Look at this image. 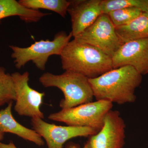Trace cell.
I'll use <instances>...</instances> for the list:
<instances>
[{"label":"cell","instance_id":"23","mask_svg":"<svg viewBox=\"0 0 148 148\" xmlns=\"http://www.w3.org/2000/svg\"><path fill=\"white\" fill-rule=\"evenodd\" d=\"M147 2H148V0H147Z\"/></svg>","mask_w":148,"mask_h":148},{"label":"cell","instance_id":"10","mask_svg":"<svg viewBox=\"0 0 148 148\" xmlns=\"http://www.w3.org/2000/svg\"><path fill=\"white\" fill-rule=\"evenodd\" d=\"M114 69L133 67L142 75L148 73V38L123 44L112 57Z\"/></svg>","mask_w":148,"mask_h":148},{"label":"cell","instance_id":"20","mask_svg":"<svg viewBox=\"0 0 148 148\" xmlns=\"http://www.w3.org/2000/svg\"><path fill=\"white\" fill-rule=\"evenodd\" d=\"M66 148H81V147L79 145H77V144L73 143H70L67 144ZM82 148H88L86 143L85 144L83 147Z\"/></svg>","mask_w":148,"mask_h":148},{"label":"cell","instance_id":"3","mask_svg":"<svg viewBox=\"0 0 148 148\" xmlns=\"http://www.w3.org/2000/svg\"><path fill=\"white\" fill-rule=\"evenodd\" d=\"M39 81L45 87H56L62 91L64 98L59 103L62 109L92 102L94 98L89 79L81 74L68 71L60 75L46 73Z\"/></svg>","mask_w":148,"mask_h":148},{"label":"cell","instance_id":"21","mask_svg":"<svg viewBox=\"0 0 148 148\" xmlns=\"http://www.w3.org/2000/svg\"><path fill=\"white\" fill-rule=\"evenodd\" d=\"M4 135V133H0V142L3 139Z\"/></svg>","mask_w":148,"mask_h":148},{"label":"cell","instance_id":"12","mask_svg":"<svg viewBox=\"0 0 148 148\" xmlns=\"http://www.w3.org/2000/svg\"><path fill=\"white\" fill-rule=\"evenodd\" d=\"M12 105L13 101H11L5 108L0 110V133L9 132L37 145L43 146L44 141L38 133L23 126L14 119L12 112Z\"/></svg>","mask_w":148,"mask_h":148},{"label":"cell","instance_id":"5","mask_svg":"<svg viewBox=\"0 0 148 148\" xmlns=\"http://www.w3.org/2000/svg\"><path fill=\"white\" fill-rule=\"evenodd\" d=\"M113 103L96 101L50 114L48 119L66 123L68 126L90 127L100 131L106 115L112 110Z\"/></svg>","mask_w":148,"mask_h":148},{"label":"cell","instance_id":"18","mask_svg":"<svg viewBox=\"0 0 148 148\" xmlns=\"http://www.w3.org/2000/svg\"><path fill=\"white\" fill-rule=\"evenodd\" d=\"M143 12L137 8H128L111 12L108 14L115 27L129 23L138 17Z\"/></svg>","mask_w":148,"mask_h":148},{"label":"cell","instance_id":"2","mask_svg":"<svg viewBox=\"0 0 148 148\" xmlns=\"http://www.w3.org/2000/svg\"><path fill=\"white\" fill-rule=\"evenodd\" d=\"M60 56L65 71L81 74L88 79L114 69L111 57L90 45L74 39L67 44Z\"/></svg>","mask_w":148,"mask_h":148},{"label":"cell","instance_id":"19","mask_svg":"<svg viewBox=\"0 0 148 148\" xmlns=\"http://www.w3.org/2000/svg\"><path fill=\"white\" fill-rule=\"evenodd\" d=\"M0 148H18L14 144L13 142L10 141L8 144H6L0 142Z\"/></svg>","mask_w":148,"mask_h":148},{"label":"cell","instance_id":"14","mask_svg":"<svg viewBox=\"0 0 148 148\" xmlns=\"http://www.w3.org/2000/svg\"><path fill=\"white\" fill-rule=\"evenodd\" d=\"M117 35L123 44L130 41L148 38V15L142 12L129 23L115 27Z\"/></svg>","mask_w":148,"mask_h":148},{"label":"cell","instance_id":"13","mask_svg":"<svg viewBox=\"0 0 148 148\" xmlns=\"http://www.w3.org/2000/svg\"><path fill=\"white\" fill-rule=\"evenodd\" d=\"M49 13L26 8L16 0H0V20L11 16H18L27 23L36 22Z\"/></svg>","mask_w":148,"mask_h":148},{"label":"cell","instance_id":"1","mask_svg":"<svg viewBox=\"0 0 148 148\" xmlns=\"http://www.w3.org/2000/svg\"><path fill=\"white\" fill-rule=\"evenodd\" d=\"M88 79L96 101L123 105L136 101L135 90L142 82L143 75L133 67L125 66Z\"/></svg>","mask_w":148,"mask_h":148},{"label":"cell","instance_id":"22","mask_svg":"<svg viewBox=\"0 0 148 148\" xmlns=\"http://www.w3.org/2000/svg\"><path fill=\"white\" fill-rule=\"evenodd\" d=\"M145 12L148 15V5L147 6V8H146L145 11Z\"/></svg>","mask_w":148,"mask_h":148},{"label":"cell","instance_id":"8","mask_svg":"<svg viewBox=\"0 0 148 148\" xmlns=\"http://www.w3.org/2000/svg\"><path fill=\"white\" fill-rule=\"evenodd\" d=\"M31 124L33 130L45 140L48 148H63L70 139L89 137L98 132L90 127L61 126L48 123L39 118H32Z\"/></svg>","mask_w":148,"mask_h":148},{"label":"cell","instance_id":"6","mask_svg":"<svg viewBox=\"0 0 148 148\" xmlns=\"http://www.w3.org/2000/svg\"><path fill=\"white\" fill-rule=\"evenodd\" d=\"M74 39L90 45L112 58L123 44L108 15L102 14L93 24Z\"/></svg>","mask_w":148,"mask_h":148},{"label":"cell","instance_id":"16","mask_svg":"<svg viewBox=\"0 0 148 148\" xmlns=\"http://www.w3.org/2000/svg\"><path fill=\"white\" fill-rule=\"evenodd\" d=\"M147 5V0H101V2L102 13L106 14L128 8H137L145 12Z\"/></svg>","mask_w":148,"mask_h":148},{"label":"cell","instance_id":"4","mask_svg":"<svg viewBox=\"0 0 148 148\" xmlns=\"http://www.w3.org/2000/svg\"><path fill=\"white\" fill-rule=\"evenodd\" d=\"M73 37L64 32H58L52 40H41L35 42L27 47H20L10 45L12 50V58L17 69H21L28 62L32 61L41 71H44L49 58L52 55L61 54L64 48Z\"/></svg>","mask_w":148,"mask_h":148},{"label":"cell","instance_id":"15","mask_svg":"<svg viewBox=\"0 0 148 148\" xmlns=\"http://www.w3.org/2000/svg\"><path fill=\"white\" fill-rule=\"evenodd\" d=\"M18 2L26 8L52 11L64 18L67 14L70 4V1L66 0H19Z\"/></svg>","mask_w":148,"mask_h":148},{"label":"cell","instance_id":"7","mask_svg":"<svg viewBox=\"0 0 148 148\" xmlns=\"http://www.w3.org/2000/svg\"><path fill=\"white\" fill-rule=\"evenodd\" d=\"M14 85L16 103L14 110L19 115L43 119L44 115L40 110L45 94L32 88L29 85V73L15 72L11 74Z\"/></svg>","mask_w":148,"mask_h":148},{"label":"cell","instance_id":"17","mask_svg":"<svg viewBox=\"0 0 148 148\" xmlns=\"http://www.w3.org/2000/svg\"><path fill=\"white\" fill-rule=\"evenodd\" d=\"M16 95L11 75L0 67V107L11 101H15Z\"/></svg>","mask_w":148,"mask_h":148},{"label":"cell","instance_id":"9","mask_svg":"<svg viewBox=\"0 0 148 148\" xmlns=\"http://www.w3.org/2000/svg\"><path fill=\"white\" fill-rule=\"evenodd\" d=\"M125 127L119 111L111 110L106 115L102 129L88 137V148H123Z\"/></svg>","mask_w":148,"mask_h":148},{"label":"cell","instance_id":"11","mask_svg":"<svg viewBox=\"0 0 148 148\" xmlns=\"http://www.w3.org/2000/svg\"><path fill=\"white\" fill-rule=\"evenodd\" d=\"M68 12L71 17V33L76 36L94 23L102 14L101 0L70 1Z\"/></svg>","mask_w":148,"mask_h":148}]
</instances>
